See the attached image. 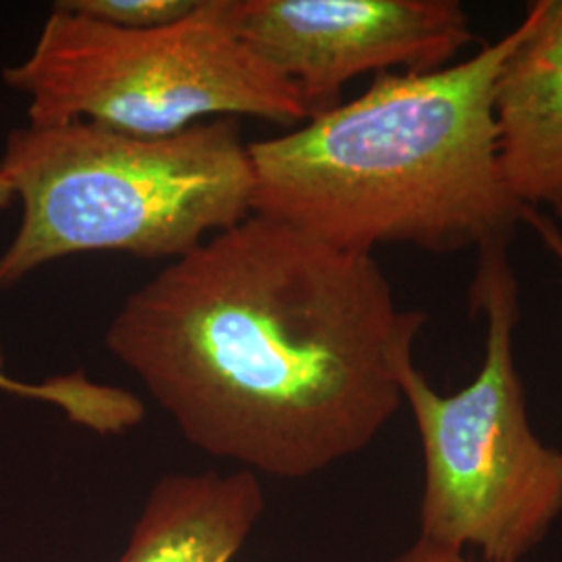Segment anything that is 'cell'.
Masks as SVG:
<instances>
[{"instance_id":"1","label":"cell","mask_w":562,"mask_h":562,"mask_svg":"<svg viewBox=\"0 0 562 562\" xmlns=\"http://www.w3.org/2000/svg\"><path fill=\"white\" fill-rule=\"evenodd\" d=\"M425 322L373 255L252 213L134 290L104 346L204 454L306 480L398 413Z\"/></svg>"},{"instance_id":"2","label":"cell","mask_w":562,"mask_h":562,"mask_svg":"<svg viewBox=\"0 0 562 562\" xmlns=\"http://www.w3.org/2000/svg\"><path fill=\"white\" fill-rule=\"evenodd\" d=\"M522 34L429 74H382L290 132L250 142L252 213L344 250L506 246L522 206L503 180L494 86Z\"/></svg>"},{"instance_id":"3","label":"cell","mask_w":562,"mask_h":562,"mask_svg":"<svg viewBox=\"0 0 562 562\" xmlns=\"http://www.w3.org/2000/svg\"><path fill=\"white\" fill-rule=\"evenodd\" d=\"M0 176L23 202L0 288L81 252L176 261L252 215L250 150L232 117L169 136L30 123L9 134Z\"/></svg>"},{"instance_id":"4","label":"cell","mask_w":562,"mask_h":562,"mask_svg":"<svg viewBox=\"0 0 562 562\" xmlns=\"http://www.w3.org/2000/svg\"><path fill=\"white\" fill-rule=\"evenodd\" d=\"M471 306L485 317L482 369L454 394L415 361L401 373L423 450L419 538L487 562H521L562 515V452L533 434L515 362L519 283L506 246L480 250Z\"/></svg>"},{"instance_id":"5","label":"cell","mask_w":562,"mask_h":562,"mask_svg":"<svg viewBox=\"0 0 562 562\" xmlns=\"http://www.w3.org/2000/svg\"><path fill=\"white\" fill-rule=\"evenodd\" d=\"M32 125L90 121L169 136L238 115L288 127L311 120L296 88L234 32L227 0H199L165 27L121 30L55 4L32 55L4 71Z\"/></svg>"},{"instance_id":"6","label":"cell","mask_w":562,"mask_h":562,"mask_svg":"<svg viewBox=\"0 0 562 562\" xmlns=\"http://www.w3.org/2000/svg\"><path fill=\"white\" fill-rule=\"evenodd\" d=\"M234 32L290 81L308 117L364 74H429L471 42L457 0H227Z\"/></svg>"},{"instance_id":"7","label":"cell","mask_w":562,"mask_h":562,"mask_svg":"<svg viewBox=\"0 0 562 562\" xmlns=\"http://www.w3.org/2000/svg\"><path fill=\"white\" fill-rule=\"evenodd\" d=\"M503 180L522 209L562 217V0L527 7L522 34L494 86Z\"/></svg>"},{"instance_id":"8","label":"cell","mask_w":562,"mask_h":562,"mask_svg":"<svg viewBox=\"0 0 562 562\" xmlns=\"http://www.w3.org/2000/svg\"><path fill=\"white\" fill-rule=\"evenodd\" d=\"M262 508L259 475L246 469L162 475L115 562H232Z\"/></svg>"},{"instance_id":"9","label":"cell","mask_w":562,"mask_h":562,"mask_svg":"<svg viewBox=\"0 0 562 562\" xmlns=\"http://www.w3.org/2000/svg\"><path fill=\"white\" fill-rule=\"evenodd\" d=\"M59 4L121 30H155L190 15L199 0H63Z\"/></svg>"},{"instance_id":"10","label":"cell","mask_w":562,"mask_h":562,"mask_svg":"<svg viewBox=\"0 0 562 562\" xmlns=\"http://www.w3.org/2000/svg\"><path fill=\"white\" fill-rule=\"evenodd\" d=\"M392 562H487L483 559H473L462 550L448 548L442 543L429 542L425 538H417V542L406 548L401 557Z\"/></svg>"},{"instance_id":"11","label":"cell","mask_w":562,"mask_h":562,"mask_svg":"<svg viewBox=\"0 0 562 562\" xmlns=\"http://www.w3.org/2000/svg\"><path fill=\"white\" fill-rule=\"evenodd\" d=\"M522 220L531 223L536 227V232L540 234L543 244L550 248V252L559 259L562 265V229L550 222L548 217H543L540 211L533 209H522Z\"/></svg>"},{"instance_id":"12","label":"cell","mask_w":562,"mask_h":562,"mask_svg":"<svg viewBox=\"0 0 562 562\" xmlns=\"http://www.w3.org/2000/svg\"><path fill=\"white\" fill-rule=\"evenodd\" d=\"M13 199H15V194H13V188L9 186V181L4 180V178L0 176V209L9 206Z\"/></svg>"},{"instance_id":"13","label":"cell","mask_w":562,"mask_h":562,"mask_svg":"<svg viewBox=\"0 0 562 562\" xmlns=\"http://www.w3.org/2000/svg\"><path fill=\"white\" fill-rule=\"evenodd\" d=\"M0 387L2 390H11V392H18V394H25V385L21 383L9 382L4 375H2V357H0Z\"/></svg>"}]
</instances>
